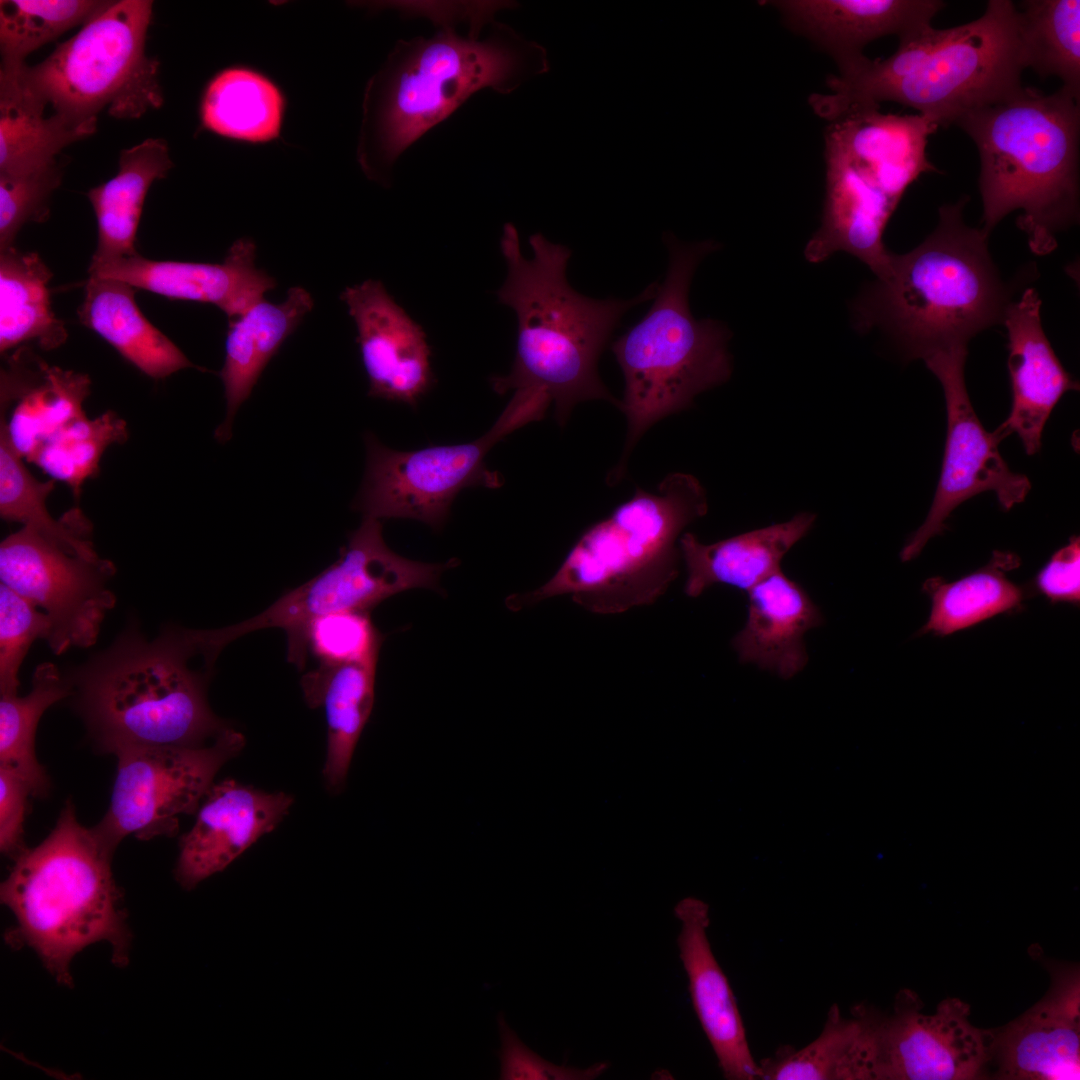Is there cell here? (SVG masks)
I'll list each match as a JSON object with an SVG mask.
<instances>
[{"label":"cell","instance_id":"7a4b0ae2","mask_svg":"<svg viewBox=\"0 0 1080 1080\" xmlns=\"http://www.w3.org/2000/svg\"><path fill=\"white\" fill-rule=\"evenodd\" d=\"M529 243L533 255L525 258L516 227L504 225L500 248L507 277L496 295L516 314L517 347L511 371L493 377V389L500 394L513 390L536 420L553 403L561 425L580 402L605 400L620 408V400L599 377L598 359L623 315L653 300L659 283L631 299L589 298L568 282V247L540 233L531 235Z\"/></svg>","mask_w":1080,"mask_h":1080},{"label":"cell","instance_id":"52a82bcc","mask_svg":"<svg viewBox=\"0 0 1080 1080\" xmlns=\"http://www.w3.org/2000/svg\"><path fill=\"white\" fill-rule=\"evenodd\" d=\"M113 853L78 822L68 801L51 833L15 858L1 884V902L15 916L6 942L31 948L66 986L72 985V959L96 942L111 945L115 965L128 963L131 935L111 870Z\"/></svg>","mask_w":1080,"mask_h":1080},{"label":"cell","instance_id":"5bb4252c","mask_svg":"<svg viewBox=\"0 0 1080 1080\" xmlns=\"http://www.w3.org/2000/svg\"><path fill=\"white\" fill-rule=\"evenodd\" d=\"M509 433L498 419L473 442L414 451H396L368 436L366 472L355 506L364 517L413 519L439 528L461 490L503 485L485 457Z\"/></svg>","mask_w":1080,"mask_h":1080},{"label":"cell","instance_id":"f6af8a7d","mask_svg":"<svg viewBox=\"0 0 1080 1080\" xmlns=\"http://www.w3.org/2000/svg\"><path fill=\"white\" fill-rule=\"evenodd\" d=\"M500 1036L499 1078L503 1080H592L606 1072L608 1062L586 1068L554 1064L531 1050L510 1028L504 1015L497 1017Z\"/></svg>","mask_w":1080,"mask_h":1080},{"label":"cell","instance_id":"f546056e","mask_svg":"<svg viewBox=\"0 0 1080 1080\" xmlns=\"http://www.w3.org/2000/svg\"><path fill=\"white\" fill-rule=\"evenodd\" d=\"M377 662L319 664L304 674L301 687L309 707H323L327 722L326 786L340 791L355 748L372 713Z\"/></svg>","mask_w":1080,"mask_h":1080},{"label":"cell","instance_id":"60d3db41","mask_svg":"<svg viewBox=\"0 0 1080 1080\" xmlns=\"http://www.w3.org/2000/svg\"><path fill=\"white\" fill-rule=\"evenodd\" d=\"M108 1L1 0V63L25 62L28 54L86 23Z\"/></svg>","mask_w":1080,"mask_h":1080},{"label":"cell","instance_id":"30bf717a","mask_svg":"<svg viewBox=\"0 0 1080 1080\" xmlns=\"http://www.w3.org/2000/svg\"><path fill=\"white\" fill-rule=\"evenodd\" d=\"M663 240L669 265L653 303L611 346L624 378L620 409L628 426L622 459L612 472L614 482L622 476L636 442L653 424L688 408L698 394L726 382L732 372L726 326L696 319L689 307L693 274L718 244L684 243L671 232H665Z\"/></svg>","mask_w":1080,"mask_h":1080},{"label":"cell","instance_id":"3957f363","mask_svg":"<svg viewBox=\"0 0 1080 1080\" xmlns=\"http://www.w3.org/2000/svg\"><path fill=\"white\" fill-rule=\"evenodd\" d=\"M1026 68L1016 5L990 0L973 21L927 26L900 37L888 58L866 57L839 71L827 80L829 92L813 94L810 104L828 120L851 107L892 101L947 127L1020 92Z\"/></svg>","mask_w":1080,"mask_h":1080},{"label":"cell","instance_id":"8d00e7d4","mask_svg":"<svg viewBox=\"0 0 1080 1080\" xmlns=\"http://www.w3.org/2000/svg\"><path fill=\"white\" fill-rule=\"evenodd\" d=\"M283 97L262 75L241 68L219 73L206 88L201 119L219 135L250 142H265L279 134Z\"/></svg>","mask_w":1080,"mask_h":1080},{"label":"cell","instance_id":"4316f807","mask_svg":"<svg viewBox=\"0 0 1080 1080\" xmlns=\"http://www.w3.org/2000/svg\"><path fill=\"white\" fill-rule=\"evenodd\" d=\"M815 518L814 514L803 512L788 521L711 544L700 542L692 533H683L679 548L687 570L685 594L698 597L715 584L748 592L780 571L782 559L808 534Z\"/></svg>","mask_w":1080,"mask_h":1080},{"label":"cell","instance_id":"83f0119b","mask_svg":"<svg viewBox=\"0 0 1080 1080\" xmlns=\"http://www.w3.org/2000/svg\"><path fill=\"white\" fill-rule=\"evenodd\" d=\"M312 307L310 293L295 286L288 290L283 302L273 304L262 299L230 321L225 361L220 372L227 412L215 432L219 441L230 438L233 419L240 405L249 397L267 363Z\"/></svg>","mask_w":1080,"mask_h":1080},{"label":"cell","instance_id":"9c48e42d","mask_svg":"<svg viewBox=\"0 0 1080 1080\" xmlns=\"http://www.w3.org/2000/svg\"><path fill=\"white\" fill-rule=\"evenodd\" d=\"M707 511L706 491L688 473L668 474L655 492L637 488L581 535L549 581L513 596L511 606L520 609L564 594L602 615L650 605L678 576L682 531Z\"/></svg>","mask_w":1080,"mask_h":1080},{"label":"cell","instance_id":"ac0fdd59","mask_svg":"<svg viewBox=\"0 0 1080 1080\" xmlns=\"http://www.w3.org/2000/svg\"><path fill=\"white\" fill-rule=\"evenodd\" d=\"M340 298L356 324L368 395L416 406L434 384L431 348L421 325L379 280L347 287Z\"/></svg>","mask_w":1080,"mask_h":1080},{"label":"cell","instance_id":"5b68a950","mask_svg":"<svg viewBox=\"0 0 1080 1080\" xmlns=\"http://www.w3.org/2000/svg\"><path fill=\"white\" fill-rule=\"evenodd\" d=\"M967 201L941 206L934 231L910 252L891 254L886 270L853 303L857 329H882L907 359L967 347L1003 322L1011 303L988 236L964 222Z\"/></svg>","mask_w":1080,"mask_h":1080},{"label":"cell","instance_id":"d6a6232c","mask_svg":"<svg viewBox=\"0 0 1080 1080\" xmlns=\"http://www.w3.org/2000/svg\"><path fill=\"white\" fill-rule=\"evenodd\" d=\"M876 1013L830 1007L821 1033L800 1050L785 1046L759 1063L764 1080H872Z\"/></svg>","mask_w":1080,"mask_h":1080},{"label":"cell","instance_id":"4dcf8cb0","mask_svg":"<svg viewBox=\"0 0 1080 1080\" xmlns=\"http://www.w3.org/2000/svg\"><path fill=\"white\" fill-rule=\"evenodd\" d=\"M26 63H1L0 174L29 172L56 162L66 146L90 134L47 105L30 85Z\"/></svg>","mask_w":1080,"mask_h":1080},{"label":"cell","instance_id":"d6986e66","mask_svg":"<svg viewBox=\"0 0 1080 1080\" xmlns=\"http://www.w3.org/2000/svg\"><path fill=\"white\" fill-rule=\"evenodd\" d=\"M709 912L708 903L695 896L681 898L673 908L681 923L677 946L692 1005L723 1077L760 1079L733 990L710 945Z\"/></svg>","mask_w":1080,"mask_h":1080},{"label":"cell","instance_id":"7dc6e473","mask_svg":"<svg viewBox=\"0 0 1080 1080\" xmlns=\"http://www.w3.org/2000/svg\"><path fill=\"white\" fill-rule=\"evenodd\" d=\"M1080 539L1073 536L1056 551L1036 577L1038 589L1051 601L1080 600Z\"/></svg>","mask_w":1080,"mask_h":1080},{"label":"cell","instance_id":"6da1fadb","mask_svg":"<svg viewBox=\"0 0 1080 1080\" xmlns=\"http://www.w3.org/2000/svg\"><path fill=\"white\" fill-rule=\"evenodd\" d=\"M393 6L426 17L435 31L398 40L365 87L356 156L366 177L384 186L401 154L473 94H509L550 69L542 45L496 20L515 2Z\"/></svg>","mask_w":1080,"mask_h":1080},{"label":"cell","instance_id":"ba28073f","mask_svg":"<svg viewBox=\"0 0 1080 1080\" xmlns=\"http://www.w3.org/2000/svg\"><path fill=\"white\" fill-rule=\"evenodd\" d=\"M879 107L855 106L827 120L823 214L804 251L811 263L844 251L880 276L891 257L883 235L892 214L920 175L938 172L926 152L938 125Z\"/></svg>","mask_w":1080,"mask_h":1080},{"label":"cell","instance_id":"44dd1931","mask_svg":"<svg viewBox=\"0 0 1080 1080\" xmlns=\"http://www.w3.org/2000/svg\"><path fill=\"white\" fill-rule=\"evenodd\" d=\"M293 803L285 793H266L234 780L213 784L194 826L180 840L175 877L192 889L222 871L264 834L271 832Z\"/></svg>","mask_w":1080,"mask_h":1080},{"label":"cell","instance_id":"484cf974","mask_svg":"<svg viewBox=\"0 0 1080 1080\" xmlns=\"http://www.w3.org/2000/svg\"><path fill=\"white\" fill-rule=\"evenodd\" d=\"M746 623L731 644L741 663L788 680L808 663L807 631L821 625L823 616L807 592L782 571L748 592Z\"/></svg>","mask_w":1080,"mask_h":1080},{"label":"cell","instance_id":"e0dca14e","mask_svg":"<svg viewBox=\"0 0 1080 1080\" xmlns=\"http://www.w3.org/2000/svg\"><path fill=\"white\" fill-rule=\"evenodd\" d=\"M910 990L896 996L894 1012L876 1015L872 1080L974 1079L992 1059L994 1034L969 1021L958 998L941 1001L933 1015Z\"/></svg>","mask_w":1080,"mask_h":1080},{"label":"cell","instance_id":"f35d334b","mask_svg":"<svg viewBox=\"0 0 1080 1080\" xmlns=\"http://www.w3.org/2000/svg\"><path fill=\"white\" fill-rule=\"evenodd\" d=\"M1016 8L1027 68L1059 78L1079 100L1080 1L1026 0Z\"/></svg>","mask_w":1080,"mask_h":1080},{"label":"cell","instance_id":"8992f818","mask_svg":"<svg viewBox=\"0 0 1080 1080\" xmlns=\"http://www.w3.org/2000/svg\"><path fill=\"white\" fill-rule=\"evenodd\" d=\"M980 158L982 231L1020 210L1018 227L1037 255L1052 252L1056 234L1079 216V100L1063 88L1044 94L1024 87L954 124Z\"/></svg>","mask_w":1080,"mask_h":1080},{"label":"cell","instance_id":"74e56055","mask_svg":"<svg viewBox=\"0 0 1080 1080\" xmlns=\"http://www.w3.org/2000/svg\"><path fill=\"white\" fill-rule=\"evenodd\" d=\"M71 694L68 679L54 664L45 662L36 667L28 694L0 697V766L23 778L33 796L43 797L50 788L35 754L38 722L50 706Z\"/></svg>","mask_w":1080,"mask_h":1080},{"label":"cell","instance_id":"ee69618b","mask_svg":"<svg viewBox=\"0 0 1080 1080\" xmlns=\"http://www.w3.org/2000/svg\"><path fill=\"white\" fill-rule=\"evenodd\" d=\"M58 162L19 174H0V251L13 247L24 224L43 222L61 182Z\"/></svg>","mask_w":1080,"mask_h":1080},{"label":"cell","instance_id":"d590c367","mask_svg":"<svg viewBox=\"0 0 1080 1080\" xmlns=\"http://www.w3.org/2000/svg\"><path fill=\"white\" fill-rule=\"evenodd\" d=\"M10 444L5 417L0 419V515L37 531L64 550L88 558L97 557L89 539L91 526L79 509L70 510L60 520L53 519L46 499L55 480H37Z\"/></svg>","mask_w":1080,"mask_h":1080},{"label":"cell","instance_id":"836d02e7","mask_svg":"<svg viewBox=\"0 0 1080 1080\" xmlns=\"http://www.w3.org/2000/svg\"><path fill=\"white\" fill-rule=\"evenodd\" d=\"M52 273L35 252L14 246L0 251V351L35 342L45 351L65 343L68 333L51 307Z\"/></svg>","mask_w":1080,"mask_h":1080},{"label":"cell","instance_id":"8fae6325","mask_svg":"<svg viewBox=\"0 0 1080 1080\" xmlns=\"http://www.w3.org/2000/svg\"><path fill=\"white\" fill-rule=\"evenodd\" d=\"M152 7L150 0L108 1L46 59L26 65L53 114L91 135L104 109L134 119L161 106L158 61L145 52Z\"/></svg>","mask_w":1080,"mask_h":1080},{"label":"cell","instance_id":"7bdbcfd3","mask_svg":"<svg viewBox=\"0 0 1080 1080\" xmlns=\"http://www.w3.org/2000/svg\"><path fill=\"white\" fill-rule=\"evenodd\" d=\"M52 624L45 612L0 583V693L17 694L18 674L32 643L48 641Z\"/></svg>","mask_w":1080,"mask_h":1080},{"label":"cell","instance_id":"f1b7e54d","mask_svg":"<svg viewBox=\"0 0 1080 1080\" xmlns=\"http://www.w3.org/2000/svg\"><path fill=\"white\" fill-rule=\"evenodd\" d=\"M80 322L111 344L147 376L163 379L195 367L184 353L142 314L133 287L110 278L89 276L78 308Z\"/></svg>","mask_w":1080,"mask_h":1080},{"label":"cell","instance_id":"7402d4cb","mask_svg":"<svg viewBox=\"0 0 1080 1080\" xmlns=\"http://www.w3.org/2000/svg\"><path fill=\"white\" fill-rule=\"evenodd\" d=\"M1040 307L1038 293L1027 288L1019 300L1007 306L1003 318L1008 333L1012 405L995 432L1002 440L1016 433L1028 455L1040 450L1045 424L1061 397L1079 389L1043 330Z\"/></svg>","mask_w":1080,"mask_h":1080},{"label":"cell","instance_id":"277c9868","mask_svg":"<svg viewBox=\"0 0 1080 1080\" xmlns=\"http://www.w3.org/2000/svg\"><path fill=\"white\" fill-rule=\"evenodd\" d=\"M208 630L167 628L146 639L126 630L68 680L76 706L105 752L201 746L231 728L206 687L220 652Z\"/></svg>","mask_w":1080,"mask_h":1080},{"label":"cell","instance_id":"ab89813d","mask_svg":"<svg viewBox=\"0 0 1080 1080\" xmlns=\"http://www.w3.org/2000/svg\"><path fill=\"white\" fill-rule=\"evenodd\" d=\"M127 426L114 412L89 420L86 416L58 430L28 460L53 480L69 485L79 497L86 479L99 472L105 449L127 439Z\"/></svg>","mask_w":1080,"mask_h":1080},{"label":"cell","instance_id":"4fadbf2b","mask_svg":"<svg viewBox=\"0 0 1080 1080\" xmlns=\"http://www.w3.org/2000/svg\"><path fill=\"white\" fill-rule=\"evenodd\" d=\"M454 563H425L398 555L386 545L381 521L364 517L333 564L283 594L260 614L216 632L225 647L266 628H281L290 637L309 621L327 614L370 610L412 588L435 589L441 573Z\"/></svg>","mask_w":1080,"mask_h":1080},{"label":"cell","instance_id":"7c38bea8","mask_svg":"<svg viewBox=\"0 0 1080 1080\" xmlns=\"http://www.w3.org/2000/svg\"><path fill=\"white\" fill-rule=\"evenodd\" d=\"M245 745L229 728L209 745L144 747L121 751L107 813L91 828L115 851L133 834L139 839L174 835L178 816L197 811L220 768Z\"/></svg>","mask_w":1080,"mask_h":1080},{"label":"cell","instance_id":"1f68e13d","mask_svg":"<svg viewBox=\"0 0 1080 1080\" xmlns=\"http://www.w3.org/2000/svg\"><path fill=\"white\" fill-rule=\"evenodd\" d=\"M118 164L113 178L87 193L98 225L91 264L138 254L135 238L145 197L151 184L173 166L166 141L158 138L122 150Z\"/></svg>","mask_w":1080,"mask_h":1080},{"label":"cell","instance_id":"e575fe53","mask_svg":"<svg viewBox=\"0 0 1080 1080\" xmlns=\"http://www.w3.org/2000/svg\"><path fill=\"white\" fill-rule=\"evenodd\" d=\"M1019 564L1016 554L995 551L986 566L959 580L928 579L923 588L932 606L921 632L949 635L1017 608L1023 600V591L1005 573Z\"/></svg>","mask_w":1080,"mask_h":1080},{"label":"cell","instance_id":"bcb514c9","mask_svg":"<svg viewBox=\"0 0 1080 1080\" xmlns=\"http://www.w3.org/2000/svg\"><path fill=\"white\" fill-rule=\"evenodd\" d=\"M32 791L18 774L0 766V849L16 858L25 850L23 823Z\"/></svg>","mask_w":1080,"mask_h":1080},{"label":"cell","instance_id":"9a60e30c","mask_svg":"<svg viewBox=\"0 0 1080 1080\" xmlns=\"http://www.w3.org/2000/svg\"><path fill=\"white\" fill-rule=\"evenodd\" d=\"M967 347L933 353L923 359L942 385L947 433L939 482L924 523L903 547L900 558L918 556L926 543L946 528L952 511L969 498L993 491L1003 509L1023 502L1031 489L1029 479L1013 472L1001 456L999 435L988 432L971 404L964 376Z\"/></svg>","mask_w":1080,"mask_h":1080},{"label":"cell","instance_id":"cb8c5ba5","mask_svg":"<svg viewBox=\"0 0 1080 1080\" xmlns=\"http://www.w3.org/2000/svg\"><path fill=\"white\" fill-rule=\"evenodd\" d=\"M787 23L826 51L838 71L866 56L872 41L898 38L931 25L945 2L939 0H779L768 2Z\"/></svg>","mask_w":1080,"mask_h":1080},{"label":"cell","instance_id":"ffe728a7","mask_svg":"<svg viewBox=\"0 0 1080 1080\" xmlns=\"http://www.w3.org/2000/svg\"><path fill=\"white\" fill-rule=\"evenodd\" d=\"M255 255V243L240 238L222 263L157 261L137 254L90 264L88 272L171 299L214 304L232 320L276 286L272 277L256 268Z\"/></svg>","mask_w":1080,"mask_h":1080},{"label":"cell","instance_id":"2e32d148","mask_svg":"<svg viewBox=\"0 0 1080 1080\" xmlns=\"http://www.w3.org/2000/svg\"><path fill=\"white\" fill-rule=\"evenodd\" d=\"M114 574L109 560L70 553L29 527L0 544V581L47 614L55 654L95 644L116 603L108 588Z\"/></svg>","mask_w":1080,"mask_h":1080},{"label":"cell","instance_id":"d4e9b609","mask_svg":"<svg viewBox=\"0 0 1080 1080\" xmlns=\"http://www.w3.org/2000/svg\"><path fill=\"white\" fill-rule=\"evenodd\" d=\"M86 374L50 366L21 348L1 371V403H15L5 417L14 450L27 461L52 435L85 416L83 402L90 393Z\"/></svg>","mask_w":1080,"mask_h":1080},{"label":"cell","instance_id":"b9f144b4","mask_svg":"<svg viewBox=\"0 0 1080 1080\" xmlns=\"http://www.w3.org/2000/svg\"><path fill=\"white\" fill-rule=\"evenodd\" d=\"M382 642L369 610L335 612L309 621L287 637V659L299 669L308 655L319 664L377 662Z\"/></svg>","mask_w":1080,"mask_h":1080},{"label":"cell","instance_id":"603a6c76","mask_svg":"<svg viewBox=\"0 0 1080 1080\" xmlns=\"http://www.w3.org/2000/svg\"><path fill=\"white\" fill-rule=\"evenodd\" d=\"M1057 972L1041 1001L994 1034L1000 1078H1080L1079 973Z\"/></svg>","mask_w":1080,"mask_h":1080}]
</instances>
